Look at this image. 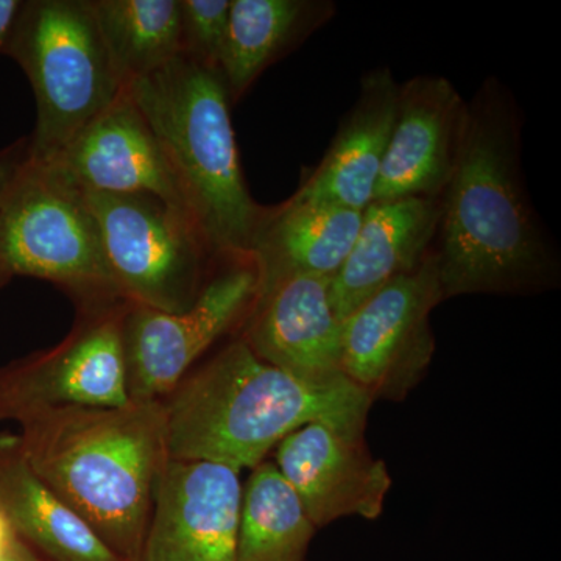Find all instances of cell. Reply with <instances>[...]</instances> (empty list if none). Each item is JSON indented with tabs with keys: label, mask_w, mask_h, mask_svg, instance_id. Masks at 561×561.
Segmentation results:
<instances>
[{
	"label": "cell",
	"mask_w": 561,
	"mask_h": 561,
	"mask_svg": "<svg viewBox=\"0 0 561 561\" xmlns=\"http://www.w3.org/2000/svg\"><path fill=\"white\" fill-rule=\"evenodd\" d=\"M522 150V108L490 77L468 101L459 160L438 197L434 254L443 300L559 283V249L531 203Z\"/></svg>",
	"instance_id": "cell-1"
},
{
	"label": "cell",
	"mask_w": 561,
	"mask_h": 561,
	"mask_svg": "<svg viewBox=\"0 0 561 561\" xmlns=\"http://www.w3.org/2000/svg\"><path fill=\"white\" fill-rule=\"evenodd\" d=\"M169 457L241 472L287 435L324 423L364 435L373 404L345 376L308 381L262 360L241 337L191 371L165 398Z\"/></svg>",
	"instance_id": "cell-2"
},
{
	"label": "cell",
	"mask_w": 561,
	"mask_h": 561,
	"mask_svg": "<svg viewBox=\"0 0 561 561\" xmlns=\"http://www.w3.org/2000/svg\"><path fill=\"white\" fill-rule=\"evenodd\" d=\"M41 479L124 561H139L154 489L168 465L162 401L41 412L20 423Z\"/></svg>",
	"instance_id": "cell-3"
},
{
	"label": "cell",
	"mask_w": 561,
	"mask_h": 561,
	"mask_svg": "<svg viewBox=\"0 0 561 561\" xmlns=\"http://www.w3.org/2000/svg\"><path fill=\"white\" fill-rule=\"evenodd\" d=\"M160 142L191 220L217 261L250 256L264 206L243 176L219 69L176 57L127 84Z\"/></svg>",
	"instance_id": "cell-4"
},
{
	"label": "cell",
	"mask_w": 561,
	"mask_h": 561,
	"mask_svg": "<svg viewBox=\"0 0 561 561\" xmlns=\"http://www.w3.org/2000/svg\"><path fill=\"white\" fill-rule=\"evenodd\" d=\"M7 54L20 62L36 99L28 158L49 162L124 90L90 0L24 2Z\"/></svg>",
	"instance_id": "cell-5"
},
{
	"label": "cell",
	"mask_w": 561,
	"mask_h": 561,
	"mask_svg": "<svg viewBox=\"0 0 561 561\" xmlns=\"http://www.w3.org/2000/svg\"><path fill=\"white\" fill-rule=\"evenodd\" d=\"M0 272L49 280L77 309L127 300L83 191L28 154L0 198Z\"/></svg>",
	"instance_id": "cell-6"
},
{
	"label": "cell",
	"mask_w": 561,
	"mask_h": 561,
	"mask_svg": "<svg viewBox=\"0 0 561 561\" xmlns=\"http://www.w3.org/2000/svg\"><path fill=\"white\" fill-rule=\"evenodd\" d=\"M83 194L122 295L162 312L190 308L219 262L191 217L151 195Z\"/></svg>",
	"instance_id": "cell-7"
},
{
	"label": "cell",
	"mask_w": 561,
	"mask_h": 561,
	"mask_svg": "<svg viewBox=\"0 0 561 561\" xmlns=\"http://www.w3.org/2000/svg\"><path fill=\"white\" fill-rule=\"evenodd\" d=\"M260 291L251 256L217 262L190 308L162 312L130 302L124 319L130 401H164L228 332L242 328Z\"/></svg>",
	"instance_id": "cell-8"
},
{
	"label": "cell",
	"mask_w": 561,
	"mask_h": 561,
	"mask_svg": "<svg viewBox=\"0 0 561 561\" xmlns=\"http://www.w3.org/2000/svg\"><path fill=\"white\" fill-rule=\"evenodd\" d=\"M130 301L77 309L68 337L0 367V421L54 409L119 408L130 401L125 376L124 319Z\"/></svg>",
	"instance_id": "cell-9"
},
{
	"label": "cell",
	"mask_w": 561,
	"mask_h": 561,
	"mask_svg": "<svg viewBox=\"0 0 561 561\" xmlns=\"http://www.w3.org/2000/svg\"><path fill=\"white\" fill-rule=\"evenodd\" d=\"M443 300L434 250L342 321V373L365 393L402 400L434 357L431 313Z\"/></svg>",
	"instance_id": "cell-10"
},
{
	"label": "cell",
	"mask_w": 561,
	"mask_h": 561,
	"mask_svg": "<svg viewBox=\"0 0 561 561\" xmlns=\"http://www.w3.org/2000/svg\"><path fill=\"white\" fill-rule=\"evenodd\" d=\"M242 483L210 461L169 459L139 561H236Z\"/></svg>",
	"instance_id": "cell-11"
},
{
	"label": "cell",
	"mask_w": 561,
	"mask_h": 561,
	"mask_svg": "<svg viewBox=\"0 0 561 561\" xmlns=\"http://www.w3.org/2000/svg\"><path fill=\"white\" fill-rule=\"evenodd\" d=\"M467 119L468 102L446 77L400 83L373 202L440 197L459 160Z\"/></svg>",
	"instance_id": "cell-12"
},
{
	"label": "cell",
	"mask_w": 561,
	"mask_h": 561,
	"mask_svg": "<svg viewBox=\"0 0 561 561\" xmlns=\"http://www.w3.org/2000/svg\"><path fill=\"white\" fill-rule=\"evenodd\" d=\"M273 463L317 529L345 516L382 515L390 472L367 448L364 435L309 423L276 446Z\"/></svg>",
	"instance_id": "cell-13"
},
{
	"label": "cell",
	"mask_w": 561,
	"mask_h": 561,
	"mask_svg": "<svg viewBox=\"0 0 561 561\" xmlns=\"http://www.w3.org/2000/svg\"><path fill=\"white\" fill-rule=\"evenodd\" d=\"M41 164L80 191L151 195L187 214L160 142L127 87L61 153Z\"/></svg>",
	"instance_id": "cell-14"
},
{
	"label": "cell",
	"mask_w": 561,
	"mask_h": 561,
	"mask_svg": "<svg viewBox=\"0 0 561 561\" xmlns=\"http://www.w3.org/2000/svg\"><path fill=\"white\" fill-rule=\"evenodd\" d=\"M241 339L262 360L308 381L342 373V321L331 302V278L295 275L257 291Z\"/></svg>",
	"instance_id": "cell-15"
},
{
	"label": "cell",
	"mask_w": 561,
	"mask_h": 561,
	"mask_svg": "<svg viewBox=\"0 0 561 561\" xmlns=\"http://www.w3.org/2000/svg\"><path fill=\"white\" fill-rule=\"evenodd\" d=\"M398 92L400 83L386 66L365 73L356 102L342 117L330 149L290 198L364 213L373 203L381 172Z\"/></svg>",
	"instance_id": "cell-16"
},
{
	"label": "cell",
	"mask_w": 561,
	"mask_h": 561,
	"mask_svg": "<svg viewBox=\"0 0 561 561\" xmlns=\"http://www.w3.org/2000/svg\"><path fill=\"white\" fill-rule=\"evenodd\" d=\"M438 198L373 202L342 267L331 278V302L343 321L391 280L419 268L434 250Z\"/></svg>",
	"instance_id": "cell-17"
},
{
	"label": "cell",
	"mask_w": 561,
	"mask_h": 561,
	"mask_svg": "<svg viewBox=\"0 0 561 561\" xmlns=\"http://www.w3.org/2000/svg\"><path fill=\"white\" fill-rule=\"evenodd\" d=\"M360 220V210L294 198L265 208L250 250L260 290L295 275L332 278L356 241Z\"/></svg>",
	"instance_id": "cell-18"
},
{
	"label": "cell",
	"mask_w": 561,
	"mask_h": 561,
	"mask_svg": "<svg viewBox=\"0 0 561 561\" xmlns=\"http://www.w3.org/2000/svg\"><path fill=\"white\" fill-rule=\"evenodd\" d=\"M0 515L44 561H124L33 470L20 435L0 434Z\"/></svg>",
	"instance_id": "cell-19"
},
{
	"label": "cell",
	"mask_w": 561,
	"mask_h": 561,
	"mask_svg": "<svg viewBox=\"0 0 561 561\" xmlns=\"http://www.w3.org/2000/svg\"><path fill=\"white\" fill-rule=\"evenodd\" d=\"M335 11L331 0H231L219 70L232 105L265 69L328 24Z\"/></svg>",
	"instance_id": "cell-20"
},
{
	"label": "cell",
	"mask_w": 561,
	"mask_h": 561,
	"mask_svg": "<svg viewBox=\"0 0 561 561\" xmlns=\"http://www.w3.org/2000/svg\"><path fill=\"white\" fill-rule=\"evenodd\" d=\"M317 527L273 461L242 486L236 561H308Z\"/></svg>",
	"instance_id": "cell-21"
},
{
	"label": "cell",
	"mask_w": 561,
	"mask_h": 561,
	"mask_svg": "<svg viewBox=\"0 0 561 561\" xmlns=\"http://www.w3.org/2000/svg\"><path fill=\"white\" fill-rule=\"evenodd\" d=\"M122 83L149 76L181 55L180 0H90Z\"/></svg>",
	"instance_id": "cell-22"
},
{
	"label": "cell",
	"mask_w": 561,
	"mask_h": 561,
	"mask_svg": "<svg viewBox=\"0 0 561 561\" xmlns=\"http://www.w3.org/2000/svg\"><path fill=\"white\" fill-rule=\"evenodd\" d=\"M181 55L190 60L219 69L231 0H180Z\"/></svg>",
	"instance_id": "cell-23"
},
{
	"label": "cell",
	"mask_w": 561,
	"mask_h": 561,
	"mask_svg": "<svg viewBox=\"0 0 561 561\" xmlns=\"http://www.w3.org/2000/svg\"><path fill=\"white\" fill-rule=\"evenodd\" d=\"M27 154L28 139H22L10 146L9 149L0 151V198L5 194L7 187L10 186L21 165L27 160Z\"/></svg>",
	"instance_id": "cell-24"
},
{
	"label": "cell",
	"mask_w": 561,
	"mask_h": 561,
	"mask_svg": "<svg viewBox=\"0 0 561 561\" xmlns=\"http://www.w3.org/2000/svg\"><path fill=\"white\" fill-rule=\"evenodd\" d=\"M24 2L20 0H0V51L9 49L11 35H13L14 25L22 10Z\"/></svg>",
	"instance_id": "cell-25"
},
{
	"label": "cell",
	"mask_w": 561,
	"mask_h": 561,
	"mask_svg": "<svg viewBox=\"0 0 561 561\" xmlns=\"http://www.w3.org/2000/svg\"><path fill=\"white\" fill-rule=\"evenodd\" d=\"M0 561H44L41 559L38 553L33 551L31 546L25 545L24 541L20 540L18 538L16 541H14L13 548L10 549V552L7 553L5 557H3Z\"/></svg>",
	"instance_id": "cell-26"
},
{
	"label": "cell",
	"mask_w": 561,
	"mask_h": 561,
	"mask_svg": "<svg viewBox=\"0 0 561 561\" xmlns=\"http://www.w3.org/2000/svg\"><path fill=\"white\" fill-rule=\"evenodd\" d=\"M16 540V534L11 530L10 524L0 515V560L10 552V549L13 548L14 541Z\"/></svg>",
	"instance_id": "cell-27"
},
{
	"label": "cell",
	"mask_w": 561,
	"mask_h": 561,
	"mask_svg": "<svg viewBox=\"0 0 561 561\" xmlns=\"http://www.w3.org/2000/svg\"><path fill=\"white\" fill-rule=\"evenodd\" d=\"M9 276L3 275V273H0V287L5 286V284L9 283Z\"/></svg>",
	"instance_id": "cell-28"
}]
</instances>
